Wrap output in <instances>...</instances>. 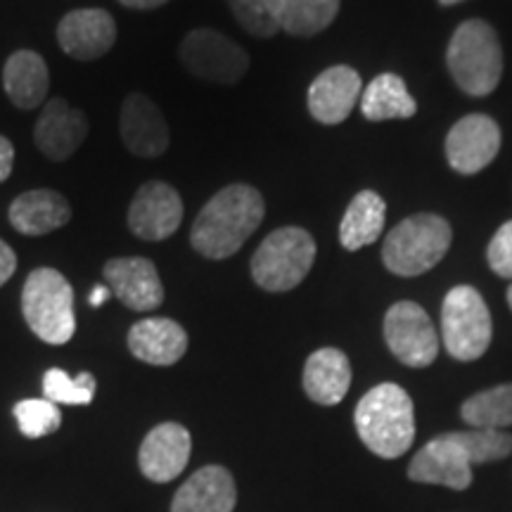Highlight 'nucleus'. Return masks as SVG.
<instances>
[{
  "mask_svg": "<svg viewBox=\"0 0 512 512\" xmlns=\"http://www.w3.org/2000/svg\"><path fill=\"white\" fill-rule=\"evenodd\" d=\"M69 221H72V207L67 197L55 190H29L10 204L12 228L29 238L53 233L67 226Z\"/></svg>",
  "mask_w": 512,
  "mask_h": 512,
  "instance_id": "nucleus-21",
  "label": "nucleus"
},
{
  "mask_svg": "<svg viewBox=\"0 0 512 512\" xmlns=\"http://www.w3.org/2000/svg\"><path fill=\"white\" fill-rule=\"evenodd\" d=\"M238 503L235 479L226 467L207 465L176 491L171 512H233Z\"/></svg>",
  "mask_w": 512,
  "mask_h": 512,
  "instance_id": "nucleus-20",
  "label": "nucleus"
},
{
  "mask_svg": "<svg viewBox=\"0 0 512 512\" xmlns=\"http://www.w3.org/2000/svg\"><path fill=\"white\" fill-rule=\"evenodd\" d=\"M12 164H15V147L5 136H0V183H5L12 174Z\"/></svg>",
  "mask_w": 512,
  "mask_h": 512,
  "instance_id": "nucleus-34",
  "label": "nucleus"
},
{
  "mask_svg": "<svg viewBox=\"0 0 512 512\" xmlns=\"http://www.w3.org/2000/svg\"><path fill=\"white\" fill-rule=\"evenodd\" d=\"M441 339L456 361H477L491 344V313L475 287L458 285L441 306Z\"/></svg>",
  "mask_w": 512,
  "mask_h": 512,
  "instance_id": "nucleus-7",
  "label": "nucleus"
},
{
  "mask_svg": "<svg viewBox=\"0 0 512 512\" xmlns=\"http://www.w3.org/2000/svg\"><path fill=\"white\" fill-rule=\"evenodd\" d=\"M384 216H387V204L377 192L361 190L344 211L342 223H339V242L347 252H358L361 247L373 245L380 240L384 230Z\"/></svg>",
  "mask_w": 512,
  "mask_h": 512,
  "instance_id": "nucleus-24",
  "label": "nucleus"
},
{
  "mask_svg": "<svg viewBox=\"0 0 512 512\" xmlns=\"http://www.w3.org/2000/svg\"><path fill=\"white\" fill-rule=\"evenodd\" d=\"M361 112L368 121L411 119L418 112V102L408 93L406 81L399 74L384 72L363 88Z\"/></svg>",
  "mask_w": 512,
  "mask_h": 512,
  "instance_id": "nucleus-25",
  "label": "nucleus"
},
{
  "mask_svg": "<svg viewBox=\"0 0 512 512\" xmlns=\"http://www.w3.org/2000/svg\"><path fill=\"white\" fill-rule=\"evenodd\" d=\"M453 230L444 216L415 214L384 238L382 261L394 275L415 278L432 271L451 247Z\"/></svg>",
  "mask_w": 512,
  "mask_h": 512,
  "instance_id": "nucleus-4",
  "label": "nucleus"
},
{
  "mask_svg": "<svg viewBox=\"0 0 512 512\" xmlns=\"http://www.w3.org/2000/svg\"><path fill=\"white\" fill-rule=\"evenodd\" d=\"M22 313L29 330L48 344H67L76 332L74 290L55 268H36L22 290Z\"/></svg>",
  "mask_w": 512,
  "mask_h": 512,
  "instance_id": "nucleus-5",
  "label": "nucleus"
},
{
  "mask_svg": "<svg viewBox=\"0 0 512 512\" xmlns=\"http://www.w3.org/2000/svg\"><path fill=\"white\" fill-rule=\"evenodd\" d=\"M356 432L375 456L399 458L415 439L411 396L399 384L384 382L370 389L356 406Z\"/></svg>",
  "mask_w": 512,
  "mask_h": 512,
  "instance_id": "nucleus-2",
  "label": "nucleus"
},
{
  "mask_svg": "<svg viewBox=\"0 0 512 512\" xmlns=\"http://www.w3.org/2000/svg\"><path fill=\"white\" fill-rule=\"evenodd\" d=\"M17 271V254L8 242L0 240V287H3Z\"/></svg>",
  "mask_w": 512,
  "mask_h": 512,
  "instance_id": "nucleus-33",
  "label": "nucleus"
},
{
  "mask_svg": "<svg viewBox=\"0 0 512 512\" xmlns=\"http://www.w3.org/2000/svg\"><path fill=\"white\" fill-rule=\"evenodd\" d=\"M453 81L467 95L484 98L494 93L503 76V50L498 34L484 19H467L453 31L446 50Z\"/></svg>",
  "mask_w": 512,
  "mask_h": 512,
  "instance_id": "nucleus-3",
  "label": "nucleus"
},
{
  "mask_svg": "<svg viewBox=\"0 0 512 512\" xmlns=\"http://www.w3.org/2000/svg\"><path fill=\"white\" fill-rule=\"evenodd\" d=\"M15 418L24 437L38 439L60 430V406L48 399H24L15 406Z\"/></svg>",
  "mask_w": 512,
  "mask_h": 512,
  "instance_id": "nucleus-30",
  "label": "nucleus"
},
{
  "mask_svg": "<svg viewBox=\"0 0 512 512\" xmlns=\"http://www.w3.org/2000/svg\"><path fill=\"white\" fill-rule=\"evenodd\" d=\"M112 294V290L107 285H98V287H93V292H91V306H102L107 302V297H110Z\"/></svg>",
  "mask_w": 512,
  "mask_h": 512,
  "instance_id": "nucleus-36",
  "label": "nucleus"
},
{
  "mask_svg": "<svg viewBox=\"0 0 512 512\" xmlns=\"http://www.w3.org/2000/svg\"><path fill=\"white\" fill-rule=\"evenodd\" d=\"M178 55L192 76L219 86H233L245 79L249 69L247 50L216 29L190 31L178 48Z\"/></svg>",
  "mask_w": 512,
  "mask_h": 512,
  "instance_id": "nucleus-8",
  "label": "nucleus"
},
{
  "mask_svg": "<svg viewBox=\"0 0 512 512\" xmlns=\"http://www.w3.org/2000/svg\"><path fill=\"white\" fill-rule=\"evenodd\" d=\"M266 202L247 183H233L204 204L190 230V245L204 259H228L264 223Z\"/></svg>",
  "mask_w": 512,
  "mask_h": 512,
  "instance_id": "nucleus-1",
  "label": "nucleus"
},
{
  "mask_svg": "<svg viewBox=\"0 0 512 512\" xmlns=\"http://www.w3.org/2000/svg\"><path fill=\"white\" fill-rule=\"evenodd\" d=\"M107 287L126 309L147 313L164 302V285L159 280L157 266L145 256H119L102 268Z\"/></svg>",
  "mask_w": 512,
  "mask_h": 512,
  "instance_id": "nucleus-12",
  "label": "nucleus"
},
{
  "mask_svg": "<svg viewBox=\"0 0 512 512\" xmlns=\"http://www.w3.org/2000/svg\"><path fill=\"white\" fill-rule=\"evenodd\" d=\"M128 349L150 366H174L188 351V332L171 318H145L128 330Z\"/></svg>",
  "mask_w": 512,
  "mask_h": 512,
  "instance_id": "nucleus-19",
  "label": "nucleus"
},
{
  "mask_svg": "<svg viewBox=\"0 0 512 512\" xmlns=\"http://www.w3.org/2000/svg\"><path fill=\"white\" fill-rule=\"evenodd\" d=\"M192 451L190 432L178 422H162L143 439L138 463L150 482L166 484L188 467Z\"/></svg>",
  "mask_w": 512,
  "mask_h": 512,
  "instance_id": "nucleus-17",
  "label": "nucleus"
},
{
  "mask_svg": "<svg viewBox=\"0 0 512 512\" xmlns=\"http://www.w3.org/2000/svg\"><path fill=\"white\" fill-rule=\"evenodd\" d=\"M121 5H126V8L131 10H155L159 5L169 3V0H119Z\"/></svg>",
  "mask_w": 512,
  "mask_h": 512,
  "instance_id": "nucleus-35",
  "label": "nucleus"
},
{
  "mask_svg": "<svg viewBox=\"0 0 512 512\" xmlns=\"http://www.w3.org/2000/svg\"><path fill=\"white\" fill-rule=\"evenodd\" d=\"M183 200L164 181H147L138 188L128 207V228L145 242H162L181 228Z\"/></svg>",
  "mask_w": 512,
  "mask_h": 512,
  "instance_id": "nucleus-10",
  "label": "nucleus"
},
{
  "mask_svg": "<svg viewBox=\"0 0 512 512\" xmlns=\"http://www.w3.org/2000/svg\"><path fill=\"white\" fill-rule=\"evenodd\" d=\"M304 392L320 406H337L351 387V363L339 349L313 351L304 366Z\"/></svg>",
  "mask_w": 512,
  "mask_h": 512,
  "instance_id": "nucleus-22",
  "label": "nucleus"
},
{
  "mask_svg": "<svg viewBox=\"0 0 512 512\" xmlns=\"http://www.w3.org/2000/svg\"><path fill=\"white\" fill-rule=\"evenodd\" d=\"M460 415L470 427L477 430H505L512 427V382L498 384V387L484 389L475 396H470Z\"/></svg>",
  "mask_w": 512,
  "mask_h": 512,
  "instance_id": "nucleus-27",
  "label": "nucleus"
},
{
  "mask_svg": "<svg viewBox=\"0 0 512 512\" xmlns=\"http://www.w3.org/2000/svg\"><path fill=\"white\" fill-rule=\"evenodd\" d=\"M441 5H456V3H463V0H439Z\"/></svg>",
  "mask_w": 512,
  "mask_h": 512,
  "instance_id": "nucleus-37",
  "label": "nucleus"
},
{
  "mask_svg": "<svg viewBox=\"0 0 512 512\" xmlns=\"http://www.w3.org/2000/svg\"><path fill=\"white\" fill-rule=\"evenodd\" d=\"M88 131H91V126H88L86 114L79 107L69 105L67 100L55 98L48 102V107L38 117L34 140L38 150L48 159L67 162L88 138Z\"/></svg>",
  "mask_w": 512,
  "mask_h": 512,
  "instance_id": "nucleus-16",
  "label": "nucleus"
},
{
  "mask_svg": "<svg viewBox=\"0 0 512 512\" xmlns=\"http://www.w3.org/2000/svg\"><path fill=\"white\" fill-rule=\"evenodd\" d=\"M448 437L460 446L470 465L494 463V460H503L512 453V434H505L503 430H477V427H472L465 432H448Z\"/></svg>",
  "mask_w": 512,
  "mask_h": 512,
  "instance_id": "nucleus-28",
  "label": "nucleus"
},
{
  "mask_svg": "<svg viewBox=\"0 0 512 512\" xmlns=\"http://www.w3.org/2000/svg\"><path fill=\"white\" fill-rule=\"evenodd\" d=\"M408 477L418 484H439L465 491L472 484V465L448 434L427 441L408 465Z\"/></svg>",
  "mask_w": 512,
  "mask_h": 512,
  "instance_id": "nucleus-18",
  "label": "nucleus"
},
{
  "mask_svg": "<svg viewBox=\"0 0 512 512\" xmlns=\"http://www.w3.org/2000/svg\"><path fill=\"white\" fill-rule=\"evenodd\" d=\"M486 261L498 278L512 280V221H505L486 247Z\"/></svg>",
  "mask_w": 512,
  "mask_h": 512,
  "instance_id": "nucleus-32",
  "label": "nucleus"
},
{
  "mask_svg": "<svg viewBox=\"0 0 512 512\" xmlns=\"http://www.w3.org/2000/svg\"><path fill=\"white\" fill-rule=\"evenodd\" d=\"M57 41L74 60L93 62L112 50L117 41V22L102 8L72 10L57 24Z\"/></svg>",
  "mask_w": 512,
  "mask_h": 512,
  "instance_id": "nucleus-13",
  "label": "nucleus"
},
{
  "mask_svg": "<svg viewBox=\"0 0 512 512\" xmlns=\"http://www.w3.org/2000/svg\"><path fill=\"white\" fill-rule=\"evenodd\" d=\"M280 31L292 36H316L335 22L339 0H273Z\"/></svg>",
  "mask_w": 512,
  "mask_h": 512,
  "instance_id": "nucleus-26",
  "label": "nucleus"
},
{
  "mask_svg": "<svg viewBox=\"0 0 512 512\" xmlns=\"http://www.w3.org/2000/svg\"><path fill=\"white\" fill-rule=\"evenodd\" d=\"M3 88L19 110H34L46 100L50 88L48 64L34 50H17L3 67Z\"/></svg>",
  "mask_w": 512,
  "mask_h": 512,
  "instance_id": "nucleus-23",
  "label": "nucleus"
},
{
  "mask_svg": "<svg viewBox=\"0 0 512 512\" xmlns=\"http://www.w3.org/2000/svg\"><path fill=\"white\" fill-rule=\"evenodd\" d=\"M384 342L408 368L432 366L439 354V337L432 318L415 302H396L384 316Z\"/></svg>",
  "mask_w": 512,
  "mask_h": 512,
  "instance_id": "nucleus-9",
  "label": "nucleus"
},
{
  "mask_svg": "<svg viewBox=\"0 0 512 512\" xmlns=\"http://www.w3.org/2000/svg\"><path fill=\"white\" fill-rule=\"evenodd\" d=\"M43 394L57 406H88L95 396V377L91 373L69 377L60 368H50L43 375Z\"/></svg>",
  "mask_w": 512,
  "mask_h": 512,
  "instance_id": "nucleus-29",
  "label": "nucleus"
},
{
  "mask_svg": "<svg viewBox=\"0 0 512 512\" xmlns=\"http://www.w3.org/2000/svg\"><path fill=\"white\" fill-rule=\"evenodd\" d=\"M363 83L354 67L335 64L318 74L309 86V112L311 117L325 126H337L354 112L358 98H361Z\"/></svg>",
  "mask_w": 512,
  "mask_h": 512,
  "instance_id": "nucleus-15",
  "label": "nucleus"
},
{
  "mask_svg": "<svg viewBox=\"0 0 512 512\" xmlns=\"http://www.w3.org/2000/svg\"><path fill=\"white\" fill-rule=\"evenodd\" d=\"M316 261V240L309 230H273L252 256V278L266 292H290L309 275Z\"/></svg>",
  "mask_w": 512,
  "mask_h": 512,
  "instance_id": "nucleus-6",
  "label": "nucleus"
},
{
  "mask_svg": "<svg viewBox=\"0 0 512 512\" xmlns=\"http://www.w3.org/2000/svg\"><path fill=\"white\" fill-rule=\"evenodd\" d=\"M119 131L126 150L136 157H159L169 150L171 131L159 107L143 93H131L121 105Z\"/></svg>",
  "mask_w": 512,
  "mask_h": 512,
  "instance_id": "nucleus-14",
  "label": "nucleus"
},
{
  "mask_svg": "<svg viewBox=\"0 0 512 512\" xmlns=\"http://www.w3.org/2000/svg\"><path fill=\"white\" fill-rule=\"evenodd\" d=\"M508 304H510V309H512V285L508 287Z\"/></svg>",
  "mask_w": 512,
  "mask_h": 512,
  "instance_id": "nucleus-38",
  "label": "nucleus"
},
{
  "mask_svg": "<svg viewBox=\"0 0 512 512\" xmlns=\"http://www.w3.org/2000/svg\"><path fill=\"white\" fill-rule=\"evenodd\" d=\"M501 150V128L486 114H467L448 131L446 159L463 176L479 174Z\"/></svg>",
  "mask_w": 512,
  "mask_h": 512,
  "instance_id": "nucleus-11",
  "label": "nucleus"
},
{
  "mask_svg": "<svg viewBox=\"0 0 512 512\" xmlns=\"http://www.w3.org/2000/svg\"><path fill=\"white\" fill-rule=\"evenodd\" d=\"M240 27L256 38H271L280 31L273 0H228Z\"/></svg>",
  "mask_w": 512,
  "mask_h": 512,
  "instance_id": "nucleus-31",
  "label": "nucleus"
}]
</instances>
